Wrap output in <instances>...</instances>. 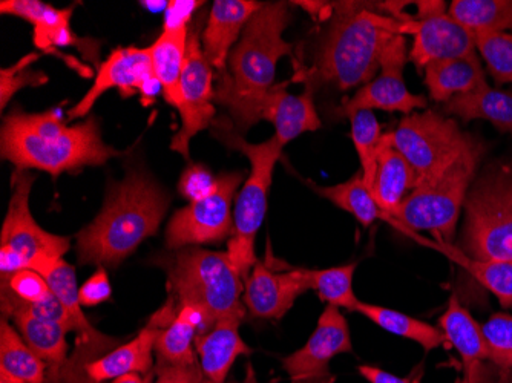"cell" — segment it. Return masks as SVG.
I'll list each match as a JSON object with an SVG mask.
<instances>
[{
  "label": "cell",
  "instance_id": "e0dca14e",
  "mask_svg": "<svg viewBox=\"0 0 512 383\" xmlns=\"http://www.w3.org/2000/svg\"><path fill=\"white\" fill-rule=\"evenodd\" d=\"M177 311V302L169 296L165 307L152 316L148 325L131 342L114 348L86 367L89 383H103L131 373L149 376L154 368L152 353L155 351L158 333L175 318Z\"/></svg>",
  "mask_w": 512,
  "mask_h": 383
},
{
  "label": "cell",
  "instance_id": "d6a6232c",
  "mask_svg": "<svg viewBox=\"0 0 512 383\" xmlns=\"http://www.w3.org/2000/svg\"><path fill=\"white\" fill-rule=\"evenodd\" d=\"M430 244V243H428ZM445 253L453 262L467 270L485 289L490 290L505 310H512V262L479 261L465 255L459 247L451 244H430Z\"/></svg>",
  "mask_w": 512,
  "mask_h": 383
},
{
  "label": "cell",
  "instance_id": "f907efd6",
  "mask_svg": "<svg viewBox=\"0 0 512 383\" xmlns=\"http://www.w3.org/2000/svg\"><path fill=\"white\" fill-rule=\"evenodd\" d=\"M203 383H206V382H203Z\"/></svg>",
  "mask_w": 512,
  "mask_h": 383
},
{
  "label": "cell",
  "instance_id": "2e32d148",
  "mask_svg": "<svg viewBox=\"0 0 512 383\" xmlns=\"http://www.w3.org/2000/svg\"><path fill=\"white\" fill-rule=\"evenodd\" d=\"M352 351L347 319L338 307L327 305L307 344L284 357L283 368L292 383H333L330 362Z\"/></svg>",
  "mask_w": 512,
  "mask_h": 383
},
{
  "label": "cell",
  "instance_id": "9c48e42d",
  "mask_svg": "<svg viewBox=\"0 0 512 383\" xmlns=\"http://www.w3.org/2000/svg\"><path fill=\"white\" fill-rule=\"evenodd\" d=\"M390 132L394 148L416 172L419 187L439 178L480 143L479 138L463 132L454 118L430 109L407 115Z\"/></svg>",
  "mask_w": 512,
  "mask_h": 383
},
{
  "label": "cell",
  "instance_id": "1f68e13d",
  "mask_svg": "<svg viewBox=\"0 0 512 383\" xmlns=\"http://www.w3.org/2000/svg\"><path fill=\"white\" fill-rule=\"evenodd\" d=\"M309 186L315 190V194L327 198L339 209L353 215L362 227H370L378 220H387L385 213L371 195V190L365 184L361 171L345 183L335 184V186H318L310 181Z\"/></svg>",
  "mask_w": 512,
  "mask_h": 383
},
{
  "label": "cell",
  "instance_id": "f35d334b",
  "mask_svg": "<svg viewBox=\"0 0 512 383\" xmlns=\"http://www.w3.org/2000/svg\"><path fill=\"white\" fill-rule=\"evenodd\" d=\"M37 60H39V54L31 53L22 57L14 65L0 69V108H7L14 94L20 89L48 83V76L45 73L31 69Z\"/></svg>",
  "mask_w": 512,
  "mask_h": 383
},
{
  "label": "cell",
  "instance_id": "e575fe53",
  "mask_svg": "<svg viewBox=\"0 0 512 383\" xmlns=\"http://www.w3.org/2000/svg\"><path fill=\"white\" fill-rule=\"evenodd\" d=\"M0 13L20 17L33 25L34 45L43 50V46L53 34L63 28L71 27L73 7L54 8L53 5L43 4L39 0H4L0 2Z\"/></svg>",
  "mask_w": 512,
  "mask_h": 383
},
{
  "label": "cell",
  "instance_id": "ee69618b",
  "mask_svg": "<svg viewBox=\"0 0 512 383\" xmlns=\"http://www.w3.org/2000/svg\"><path fill=\"white\" fill-rule=\"evenodd\" d=\"M155 383H203L200 362L191 365H157Z\"/></svg>",
  "mask_w": 512,
  "mask_h": 383
},
{
  "label": "cell",
  "instance_id": "8d00e7d4",
  "mask_svg": "<svg viewBox=\"0 0 512 383\" xmlns=\"http://www.w3.org/2000/svg\"><path fill=\"white\" fill-rule=\"evenodd\" d=\"M347 118L352 126L350 137L361 161L362 177L368 189L371 190L375 181L376 166H378L379 145L384 134L373 111L362 109V111L353 112Z\"/></svg>",
  "mask_w": 512,
  "mask_h": 383
},
{
  "label": "cell",
  "instance_id": "44dd1931",
  "mask_svg": "<svg viewBox=\"0 0 512 383\" xmlns=\"http://www.w3.org/2000/svg\"><path fill=\"white\" fill-rule=\"evenodd\" d=\"M292 80L276 83L263 103L261 120H267L275 128V137L281 145H289L290 141L306 132L321 129V118L316 112L315 91L306 88L301 95L287 92Z\"/></svg>",
  "mask_w": 512,
  "mask_h": 383
},
{
  "label": "cell",
  "instance_id": "7402d4cb",
  "mask_svg": "<svg viewBox=\"0 0 512 383\" xmlns=\"http://www.w3.org/2000/svg\"><path fill=\"white\" fill-rule=\"evenodd\" d=\"M243 316L221 319L206 333L198 334L195 351L206 383H224L230 368L240 356L252 353L241 339L240 327Z\"/></svg>",
  "mask_w": 512,
  "mask_h": 383
},
{
  "label": "cell",
  "instance_id": "f6af8a7d",
  "mask_svg": "<svg viewBox=\"0 0 512 383\" xmlns=\"http://www.w3.org/2000/svg\"><path fill=\"white\" fill-rule=\"evenodd\" d=\"M201 2H169L166 11L165 31L188 28L189 19Z\"/></svg>",
  "mask_w": 512,
  "mask_h": 383
},
{
  "label": "cell",
  "instance_id": "4fadbf2b",
  "mask_svg": "<svg viewBox=\"0 0 512 383\" xmlns=\"http://www.w3.org/2000/svg\"><path fill=\"white\" fill-rule=\"evenodd\" d=\"M417 14L405 22V34L414 37L408 60L419 69L437 60L460 59L476 53L474 34L445 13V2H416Z\"/></svg>",
  "mask_w": 512,
  "mask_h": 383
},
{
  "label": "cell",
  "instance_id": "7dc6e473",
  "mask_svg": "<svg viewBox=\"0 0 512 383\" xmlns=\"http://www.w3.org/2000/svg\"><path fill=\"white\" fill-rule=\"evenodd\" d=\"M151 379L152 374L143 377V374L131 373L125 374V376L117 377V379L112 380V383H151Z\"/></svg>",
  "mask_w": 512,
  "mask_h": 383
},
{
  "label": "cell",
  "instance_id": "8992f818",
  "mask_svg": "<svg viewBox=\"0 0 512 383\" xmlns=\"http://www.w3.org/2000/svg\"><path fill=\"white\" fill-rule=\"evenodd\" d=\"M215 137L220 138L229 148L240 151L249 158L250 174L244 180L243 189L235 200L234 230L229 239L230 261L234 262L235 269L241 278L246 281L247 276L255 266V239L269 207V192L272 186L273 171L281 158L284 146L273 135L263 143H247L243 135L238 134L224 123H214Z\"/></svg>",
  "mask_w": 512,
  "mask_h": 383
},
{
  "label": "cell",
  "instance_id": "6da1fadb",
  "mask_svg": "<svg viewBox=\"0 0 512 383\" xmlns=\"http://www.w3.org/2000/svg\"><path fill=\"white\" fill-rule=\"evenodd\" d=\"M376 7L359 2L333 5L315 60L296 69L292 83H302L315 92L327 85L348 91L375 79L385 46L394 36H405L407 22L378 14Z\"/></svg>",
  "mask_w": 512,
  "mask_h": 383
},
{
  "label": "cell",
  "instance_id": "f546056e",
  "mask_svg": "<svg viewBox=\"0 0 512 383\" xmlns=\"http://www.w3.org/2000/svg\"><path fill=\"white\" fill-rule=\"evenodd\" d=\"M356 313H361L362 316L370 319L378 327L384 328L388 333L416 342L425 351L434 350L448 342L447 336L444 331L440 330V327H434L427 322L411 318L401 311L391 310V308L381 307V305L365 304L361 301L356 307Z\"/></svg>",
  "mask_w": 512,
  "mask_h": 383
},
{
  "label": "cell",
  "instance_id": "30bf717a",
  "mask_svg": "<svg viewBox=\"0 0 512 383\" xmlns=\"http://www.w3.org/2000/svg\"><path fill=\"white\" fill-rule=\"evenodd\" d=\"M243 180L244 172L218 175L217 187L209 197L177 210L166 229V247L175 252L229 238L234 230L232 204Z\"/></svg>",
  "mask_w": 512,
  "mask_h": 383
},
{
  "label": "cell",
  "instance_id": "681fc988",
  "mask_svg": "<svg viewBox=\"0 0 512 383\" xmlns=\"http://www.w3.org/2000/svg\"><path fill=\"white\" fill-rule=\"evenodd\" d=\"M457 383H468L467 380L463 379V380H460V382H457Z\"/></svg>",
  "mask_w": 512,
  "mask_h": 383
},
{
  "label": "cell",
  "instance_id": "ba28073f",
  "mask_svg": "<svg viewBox=\"0 0 512 383\" xmlns=\"http://www.w3.org/2000/svg\"><path fill=\"white\" fill-rule=\"evenodd\" d=\"M462 252L479 261L512 262V169L486 172L465 200Z\"/></svg>",
  "mask_w": 512,
  "mask_h": 383
},
{
  "label": "cell",
  "instance_id": "b9f144b4",
  "mask_svg": "<svg viewBox=\"0 0 512 383\" xmlns=\"http://www.w3.org/2000/svg\"><path fill=\"white\" fill-rule=\"evenodd\" d=\"M217 181L218 177L203 164H189L178 181V194L194 203L209 197L217 187Z\"/></svg>",
  "mask_w": 512,
  "mask_h": 383
},
{
  "label": "cell",
  "instance_id": "74e56055",
  "mask_svg": "<svg viewBox=\"0 0 512 383\" xmlns=\"http://www.w3.org/2000/svg\"><path fill=\"white\" fill-rule=\"evenodd\" d=\"M477 51L497 86L512 83V34L473 33Z\"/></svg>",
  "mask_w": 512,
  "mask_h": 383
},
{
  "label": "cell",
  "instance_id": "4dcf8cb0",
  "mask_svg": "<svg viewBox=\"0 0 512 383\" xmlns=\"http://www.w3.org/2000/svg\"><path fill=\"white\" fill-rule=\"evenodd\" d=\"M0 371L25 383H45L48 367L23 341L17 328L2 318L0 324Z\"/></svg>",
  "mask_w": 512,
  "mask_h": 383
},
{
  "label": "cell",
  "instance_id": "52a82bcc",
  "mask_svg": "<svg viewBox=\"0 0 512 383\" xmlns=\"http://www.w3.org/2000/svg\"><path fill=\"white\" fill-rule=\"evenodd\" d=\"M485 149L486 146L480 141L447 172L408 195L387 221L401 232H431L440 243L451 244L460 210L467 200L468 190Z\"/></svg>",
  "mask_w": 512,
  "mask_h": 383
},
{
  "label": "cell",
  "instance_id": "c3c4849f",
  "mask_svg": "<svg viewBox=\"0 0 512 383\" xmlns=\"http://www.w3.org/2000/svg\"><path fill=\"white\" fill-rule=\"evenodd\" d=\"M0 383H25L20 382V380L14 379L10 374L4 373V371H0Z\"/></svg>",
  "mask_w": 512,
  "mask_h": 383
},
{
  "label": "cell",
  "instance_id": "83f0119b",
  "mask_svg": "<svg viewBox=\"0 0 512 383\" xmlns=\"http://www.w3.org/2000/svg\"><path fill=\"white\" fill-rule=\"evenodd\" d=\"M189 28L163 31L149 46L152 68L161 86L166 103L178 109L181 102V74H183L186 50H188Z\"/></svg>",
  "mask_w": 512,
  "mask_h": 383
},
{
  "label": "cell",
  "instance_id": "d6986e66",
  "mask_svg": "<svg viewBox=\"0 0 512 383\" xmlns=\"http://www.w3.org/2000/svg\"><path fill=\"white\" fill-rule=\"evenodd\" d=\"M439 327L462 357L465 380L468 383H493L490 347L483 336L482 325L460 304L454 293L444 315L440 316Z\"/></svg>",
  "mask_w": 512,
  "mask_h": 383
},
{
  "label": "cell",
  "instance_id": "cb8c5ba5",
  "mask_svg": "<svg viewBox=\"0 0 512 383\" xmlns=\"http://www.w3.org/2000/svg\"><path fill=\"white\" fill-rule=\"evenodd\" d=\"M30 269L46 279L51 290L62 302L71 319V328L77 333V341L80 344H105L112 338L99 333L89 324L80 304L79 287H77L76 269L69 266L63 258H39L31 264Z\"/></svg>",
  "mask_w": 512,
  "mask_h": 383
},
{
  "label": "cell",
  "instance_id": "ac0fdd59",
  "mask_svg": "<svg viewBox=\"0 0 512 383\" xmlns=\"http://www.w3.org/2000/svg\"><path fill=\"white\" fill-rule=\"evenodd\" d=\"M309 290L298 269L276 272L269 262L256 261L244 281L243 302L255 318L281 319Z\"/></svg>",
  "mask_w": 512,
  "mask_h": 383
},
{
  "label": "cell",
  "instance_id": "bcb514c9",
  "mask_svg": "<svg viewBox=\"0 0 512 383\" xmlns=\"http://www.w3.org/2000/svg\"><path fill=\"white\" fill-rule=\"evenodd\" d=\"M358 371L359 374L370 383H410L407 379L394 376V374L381 370V368L378 367H370V365H361Z\"/></svg>",
  "mask_w": 512,
  "mask_h": 383
},
{
  "label": "cell",
  "instance_id": "4316f807",
  "mask_svg": "<svg viewBox=\"0 0 512 383\" xmlns=\"http://www.w3.org/2000/svg\"><path fill=\"white\" fill-rule=\"evenodd\" d=\"M4 318H10L13 321L23 341L27 342L28 347L45 362L48 367L46 380L62 370L63 365L68 361L66 356L69 350L66 342V333H69V330L65 325L43 321L23 311H13Z\"/></svg>",
  "mask_w": 512,
  "mask_h": 383
},
{
  "label": "cell",
  "instance_id": "5b68a950",
  "mask_svg": "<svg viewBox=\"0 0 512 383\" xmlns=\"http://www.w3.org/2000/svg\"><path fill=\"white\" fill-rule=\"evenodd\" d=\"M163 266L168 272V290L177 307L194 305L203 310L206 331L221 319L246 316V305L241 302L244 279L227 252L186 247L175 250Z\"/></svg>",
  "mask_w": 512,
  "mask_h": 383
},
{
  "label": "cell",
  "instance_id": "5bb4252c",
  "mask_svg": "<svg viewBox=\"0 0 512 383\" xmlns=\"http://www.w3.org/2000/svg\"><path fill=\"white\" fill-rule=\"evenodd\" d=\"M407 60V36H394L382 53L381 74L359 88L353 97L345 99L336 109V115L347 118L362 109H381L385 112H401L407 117L417 109H427V97L411 94L405 85L404 69Z\"/></svg>",
  "mask_w": 512,
  "mask_h": 383
},
{
  "label": "cell",
  "instance_id": "d4e9b609",
  "mask_svg": "<svg viewBox=\"0 0 512 383\" xmlns=\"http://www.w3.org/2000/svg\"><path fill=\"white\" fill-rule=\"evenodd\" d=\"M425 86L431 99L447 103L457 95L471 94L488 86L477 54L460 59L437 60L425 68Z\"/></svg>",
  "mask_w": 512,
  "mask_h": 383
},
{
  "label": "cell",
  "instance_id": "60d3db41",
  "mask_svg": "<svg viewBox=\"0 0 512 383\" xmlns=\"http://www.w3.org/2000/svg\"><path fill=\"white\" fill-rule=\"evenodd\" d=\"M2 287L25 302H42L53 296L50 284L33 269H23L2 278Z\"/></svg>",
  "mask_w": 512,
  "mask_h": 383
},
{
  "label": "cell",
  "instance_id": "d590c367",
  "mask_svg": "<svg viewBox=\"0 0 512 383\" xmlns=\"http://www.w3.org/2000/svg\"><path fill=\"white\" fill-rule=\"evenodd\" d=\"M356 262L347 266L332 267V269L310 270L298 269L310 290H316L319 298L333 307L356 311L359 299L353 290V276L356 272Z\"/></svg>",
  "mask_w": 512,
  "mask_h": 383
},
{
  "label": "cell",
  "instance_id": "7c38bea8",
  "mask_svg": "<svg viewBox=\"0 0 512 383\" xmlns=\"http://www.w3.org/2000/svg\"><path fill=\"white\" fill-rule=\"evenodd\" d=\"M36 177L30 171L16 169L11 181V198L8 204L2 233L0 250L16 253L25 261L28 269L39 258H62L68 252L69 239L53 235L34 220L30 210V195Z\"/></svg>",
  "mask_w": 512,
  "mask_h": 383
},
{
  "label": "cell",
  "instance_id": "484cf974",
  "mask_svg": "<svg viewBox=\"0 0 512 383\" xmlns=\"http://www.w3.org/2000/svg\"><path fill=\"white\" fill-rule=\"evenodd\" d=\"M206 331V315L194 305H183L155 342L157 365H191L200 362L194 351L198 334Z\"/></svg>",
  "mask_w": 512,
  "mask_h": 383
},
{
  "label": "cell",
  "instance_id": "f1b7e54d",
  "mask_svg": "<svg viewBox=\"0 0 512 383\" xmlns=\"http://www.w3.org/2000/svg\"><path fill=\"white\" fill-rule=\"evenodd\" d=\"M444 109L465 123L486 120L500 132L512 135V92L488 85L471 94L457 95L445 103Z\"/></svg>",
  "mask_w": 512,
  "mask_h": 383
},
{
  "label": "cell",
  "instance_id": "277c9868",
  "mask_svg": "<svg viewBox=\"0 0 512 383\" xmlns=\"http://www.w3.org/2000/svg\"><path fill=\"white\" fill-rule=\"evenodd\" d=\"M171 197L148 172L131 169L109 190L96 220L77 235L82 264L117 267L157 233Z\"/></svg>",
  "mask_w": 512,
  "mask_h": 383
},
{
  "label": "cell",
  "instance_id": "ab89813d",
  "mask_svg": "<svg viewBox=\"0 0 512 383\" xmlns=\"http://www.w3.org/2000/svg\"><path fill=\"white\" fill-rule=\"evenodd\" d=\"M482 330L490 347L491 364L502 373L512 370V316L496 313L482 325Z\"/></svg>",
  "mask_w": 512,
  "mask_h": 383
},
{
  "label": "cell",
  "instance_id": "9a60e30c",
  "mask_svg": "<svg viewBox=\"0 0 512 383\" xmlns=\"http://www.w3.org/2000/svg\"><path fill=\"white\" fill-rule=\"evenodd\" d=\"M109 89H119L123 97L138 94L145 106L151 105L161 92L160 82L152 68L149 48H117L100 65L94 83L83 99L68 111V120L85 118L96 105L97 100Z\"/></svg>",
  "mask_w": 512,
  "mask_h": 383
},
{
  "label": "cell",
  "instance_id": "3957f363",
  "mask_svg": "<svg viewBox=\"0 0 512 383\" xmlns=\"http://www.w3.org/2000/svg\"><path fill=\"white\" fill-rule=\"evenodd\" d=\"M0 154L17 169H37L57 177L86 166H103L120 152L103 141L96 117L68 126L59 112L28 114L14 108L0 129Z\"/></svg>",
  "mask_w": 512,
  "mask_h": 383
},
{
  "label": "cell",
  "instance_id": "7a4b0ae2",
  "mask_svg": "<svg viewBox=\"0 0 512 383\" xmlns=\"http://www.w3.org/2000/svg\"><path fill=\"white\" fill-rule=\"evenodd\" d=\"M292 22L286 2L263 4L244 28L215 88V103L229 111L235 131L243 135L261 122L264 99L276 85V66L293 54L283 34Z\"/></svg>",
  "mask_w": 512,
  "mask_h": 383
},
{
  "label": "cell",
  "instance_id": "8fae6325",
  "mask_svg": "<svg viewBox=\"0 0 512 383\" xmlns=\"http://www.w3.org/2000/svg\"><path fill=\"white\" fill-rule=\"evenodd\" d=\"M181 102L178 112L181 128L172 137L169 148L189 160V143L198 132L214 123L215 109L214 74L211 63L204 57L200 31L197 27L189 31L188 50L181 74Z\"/></svg>",
  "mask_w": 512,
  "mask_h": 383
},
{
  "label": "cell",
  "instance_id": "836d02e7",
  "mask_svg": "<svg viewBox=\"0 0 512 383\" xmlns=\"http://www.w3.org/2000/svg\"><path fill=\"white\" fill-rule=\"evenodd\" d=\"M450 16L471 33L512 30V0H454Z\"/></svg>",
  "mask_w": 512,
  "mask_h": 383
},
{
  "label": "cell",
  "instance_id": "7bdbcfd3",
  "mask_svg": "<svg viewBox=\"0 0 512 383\" xmlns=\"http://www.w3.org/2000/svg\"><path fill=\"white\" fill-rule=\"evenodd\" d=\"M79 296L80 304L83 307H96V305L111 299V282H109L108 273L103 267H99L97 272L80 287Z\"/></svg>",
  "mask_w": 512,
  "mask_h": 383
},
{
  "label": "cell",
  "instance_id": "603a6c76",
  "mask_svg": "<svg viewBox=\"0 0 512 383\" xmlns=\"http://www.w3.org/2000/svg\"><path fill=\"white\" fill-rule=\"evenodd\" d=\"M419 187L416 172L407 158L394 148L391 132L382 135L378 151L375 181L371 195L381 207L385 217H393L405 198Z\"/></svg>",
  "mask_w": 512,
  "mask_h": 383
},
{
  "label": "cell",
  "instance_id": "ffe728a7",
  "mask_svg": "<svg viewBox=\"0 0 512 383\" xmlns=\"http://www.w3.org/2000/svg\"><path fill=\"white\" fill-rule=\"evenodd\" d=\"M263 4L253 0H217L201 37L204 57L212 68L226 73L227 60L244 28Z\"/></svg>",
  "mask_w": 512,
  "mask_h": 383
}]
</instances>
